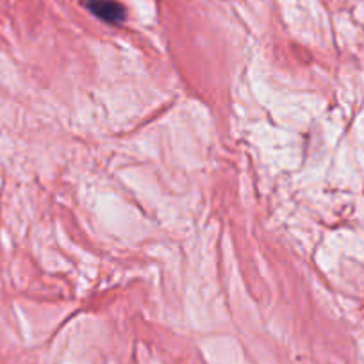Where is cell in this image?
I'll use <instances>...</instances> for the list:
<instances>
[{
    "instance_id": "6da1fadb",
    "label": "cell",
    "mask_w": 364,
    "mask_h": 364,
    "mask_svg": "<svg viewBox=\"0 0 364 364\" xmlns=\"http://www.w3.org/2000/svg\"><path fill=\"white\" fill-rule=\"evenodd\" d=\"M84 8L102 22L118 26L125 20V8L117 0H82Z\"/></svg>"
}]
</instances>
